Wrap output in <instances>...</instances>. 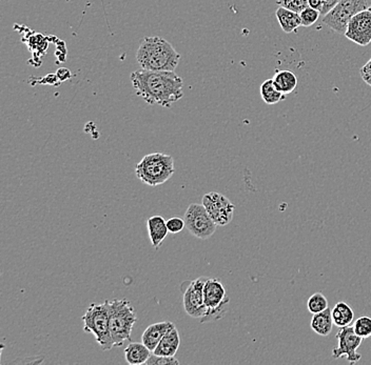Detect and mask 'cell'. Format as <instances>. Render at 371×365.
I'll return each instance as SVG.
<instances>
[{"instance_id":"obj_15","label":"cell","mask_w":371,"mask_h":365,"mask_svg":"<svg viewBox=\"0 0 371 365\" xmlns=\"http://www.w3.org/2000/svg\"><path fill=\"white\" fill-rule=\"evenodd\" d=\"M179 344H181V337H179L176 326H174L167 332L166 335L163 337L153 353L160 356L175 357L179 350Z\"/></svg>"},{"instance_id":"obj_27","label":"cell","mask_w":371,"mask_h":365,"mask_svg":"<svg viewBox=\"0 0 371 365\" xmlns=\"http://www.w3.org/2000/svg\"><path fill=\"white\" fill-rule=\"evenodd\" d=\"M169 233L179 234L186 228L185 220L179 217H172L167 220Z\"/></svg>"},{"instance_id":"obj_22","label":"cell","mask_w":371,"mask_h":365,"mask_svg":"<svg viewBox=\"0 0 371 365\" xmlns=\"http://www.w3.org/2000/svg\"><path fill=\"white\" fill-rule=\"evenodd\" d=\"M328 307H329V305H328L327 298L322 293H315L308 299L307 309L313 315L321 313V312L327 309Z\"/></svg>"},{"instance_id":"obj_3","label":"cell","mask_w":371,"mask_h":365,"mask_svg":"<svg viewBox=\"0 0 371 365\" xmlns=\"http://www.w3.org/2000/svg\"><path fill=\"white\" fill-rule=\"evenodd\" d=\"M174 172V158L164 153L146 155L135 167L136 177L144 185L153 187L164 185Z\"/></svg>"},{"instance_id":"obj_30","label":"cell","mask_w":371,"mask_h":365,"mask_svg":"<svg viewBox=\"0 0 371 365\" xmlns=\"http://www.w3.org/2000/svg\"><path fill=\"white\" fill-rule=\"evenodd\" d=\"M362 76L363 80L367 83V85H370L371 87V72L370 73H362L361 74Z\"/></svg>"},{"instance_id":"obj_4","label":"cell","mask_w":371,"mask_h":365,"mask_svg":"<svg viewBox=\"0 0 371 365\" xmlns=\"http://www.w3.org/2000/svg\"><path fill=\"white\" fill-rule=\"evenodd\" d=\"M110 332L114 346L120 348L131 340L134 324L138 321L136 312L127 299L109 301Z\"/></svg>"},{"instance_id":"obj_10","label":"cell","mask_w":371,"mask_h":365,"mask_svg":"<svg viewBox=\"0 0 371 365\" xmlns=\"http://www.w3.org/2000/svg\"><path fill=\"white\" fill-rule=\"evenodd\" d=\"M201 205L217 226H225L233 219L236 205L223 194L211 192L201 198Z\"/></svg>"},{"instance_id":"obj_18","label":"cell","mask_w":371,"mask_h":365,"mask_svg":"<svg viewBox=\"0 0 371 365\" xmlns=\"http://www.w3.org/2000/svg\"><path fill=\"white\" fill-rule=\"evenodd\" d=\"M152 352L142 342V343L131 342L125 350L126 361L130 365L146 364Z\"/></svg>"},{"instance_id":"obj_1","label":"cell","mask_w":371,"mask_h":365,"mask_svg":"<svg viewBox=\"0 0 371 365\" xmlns=\"http://www.w3.org/2000/svg\"><path fill=\"white\" fill-rule=\"evenodd\" d=\"M131 83L136 94L148 105L171 108L183 96V80L174 71H135Z\"/></svg>"},{"instance_id":"obj_16","label":"cell","mask_w":371,"mask_h":365,"mask_svg":"<svg viewBox=\"0 0 371 365\" xmlns=\"http://www.w3.org/2000/svg\"><path fill=\"white\" fill-rule=\"evenodd\" d=\"M275 15H277V22L280 24L281 28L287 34L297 32V28L302 26L301 16L297 12L280 7L275 12Z\"/></svg>"},{"instance_id":"obj_12","label":"cell","mask_w":371,"mask_h":365,"mask_svg":"<svg viewBox=\"0 0 371 365\" xmlns=\"http://www.w3.org/2000/svg\"><path fill=\"white\" fill-rule=\"evenodd\" d=\"M345 37L361 46H368L371 42V12H360L350 19L346 30Z\"/></svg>"},{"instance_id":"obj_11","label":"cell","mask_w":371,"mask_h":365,"mask_svg":"<svg viewBox=\"0 0 371 365\" xmlns=\"http://www.w3.org/2000/svg\"><path fill=\"white\" fill-rule=\"evenodd\" d=\"M338 346L332 350V357L334 359L342 358L346 356L350 364H356L362 358V355L358 354V348L363 342V338L356 335L354 326H345L340 328L336 334Z\"/></svg>"},{"instance_id":"obj_14","label":"cell","mask_w":371,"mask_h":365,"mask_svg":"<svg viewBox=\"0 0 371 365\" xmlns=\"http://www.w3.org/2000/svg\"><path fill=\"white\" fill-rule=\"evenodd\" d=\"M147 228L151 244L156 250H158L169 234L166 220L160 215L152 216L147 221Z\"/></svg>"},{"instance_id":"obj_17","label":"cell","mask_w":371,"mask_h":365,"mask_svg":"<svg viewBox=\"0 0 371 365\" xmlns=\"http://www.w3.org/2000/svg\"><path fill=\"white\" fill-rule=\"evenodd\" d=\"M333 319H332L331 309L328 307L321 313L315 314L311 318V326L313 332L322 337H326L331 333L333 328Z\"/></svg>"},{"instance_id":"obj_21","label":"cell","mask_w":371,"mask_h":365,"mask_svg":"<svg viewBox=\"0 0 371 365\" xmlns=\"http://www.w3.org/2000/svg\"><path fill=\"white\" fill-rule=\"evenodd\" d=\"M261 96H262L263 101L266 105H272L281 103L286 98V95L281 93L275 87L273 79H267L266 81L261 85Z\"/></svg>"},{"instance_id":"obj_29","label":"cell","mask_w":371,"mask_h":365,"mask_svg":"<svg viewBox=\"0 0 371 365\" xmlns=\"http://www.w3.org/2000/svg\"><path fill=\"white\" fill-rule=\"evenodd\" d=\"M308 5L313 9L321 12L323 9V0H308Z\"/></svg>"},{"instance_id":"obj_8","label":"cell","mask_w":371,"mask_h":365,"mask_svg":"<svg viewBox=\"0 0 371 365\" xmlns=\"http://www.w3.org/2000/svg\"><path fill=\"white\" fill-rule=\"evenodd\" d=\"M183 220L186 228L190 232L191 235L201 240L209 239L217 228V224L213 221L206 207L199 203H191L189 205Z\"/></svg>"},{"instance_id":"obj_26","label":"cell","mask_w":371,"mask_h":365,"mask_svg":"<svg viewBox=\"0 0 371 365\" xmlns=\"http://www.w3.org/2000/svg\"><path fill=\"white\" fill-rule=\"evenodd\" d=\"M179 365V361L175 357L160 356L152 353L147 360L146 365Z\"/></svg>"},{"instance_id":"obj_9","label":"cell","mask_w":371,"mask_h":365,"mask_svg":"<svg viewBox=\"0 0 371 365\" xmlns=\"http://www.w3.org/2000/svg\"><path fill=\"white\" fill-rule=\"evenodd\" d=\"M207 279L208 277H199L181 285L183 309L191 318L201 320L207 315L208 309L204 297V287Z\"/></svg>"},{"instance_id":"obj_5","label":"cell","mask_w":371,"mask_h":365,"mask_svg":"<svg viewBox=\"0 0 371 365\" xmlns=\"http://www.w3.org/2000/svg\"><path fill=\"white\" fill-rule=\"evenodd\" d=\"M83 332L94 336L101 350H112L114 348L110 332L109 300L101 305L92 303L83 316Z\"/></svg>"},{"instance_id":"obj_23","label":"cell","mask_w":371,"mask_h":365,"mask_svg":"<svg viewBox=\"0 0 371 365\" xmlns=\"http://www.w3.org/2000/svg\"><path fill=\"white\" fill-rule=\"evenodd\" d=\"M354 330L356 335L360 336L363 339L371 337V318L368 316H363L356 319L354 323Z\"/></svg>"},{"instance_id":"obj_20","label":"cell","mask_w":371,"mask_h":365,"mask_svg":"<svg viewBox=\"0 0 371 365\" xmlns=\"http://www.w3.org/2000/svg\"><path fill=\"white\" fill-rule=\"evenodd\" d=\"M331 315L334 325L338 328L349 326L354 319V309L345 303H336L331 309Z\"/></svg>"},{"instance_id":"obj_31","label":"cell","mask_w":371,"mask_h":365,"mask_svg":"<svg viewBox=\"0 0 371 365\" xmlns=\"http://www.w3.org/2000/svg\"><path fill=\"white\" fill-rule=\"evenodd\" d=\"M371 72V59L368 61V62L366 63V65L363 67L362 69H361L360 73L362 74V73H370Z\"/></svg>"},{"instance_id":"obj_25","label":"cell","mask_w":371,"mask_h":365,"mask_svg":"<svg viewBox=\"0 0 371 365\" xmlns=\"http://www.w3.org/2000/svg\"><path fill=\"white\" fill-rule=\"evenodd\" d=\"M320 15H321V12L318 11V10L313 9V8L308 7L305 10L299 13L302 20V26H313L315 22L319 20Z\"/></svg>"},{"instance_id":"obj_7","label":"cell","mask_w":371,"mask_h":365,"mask_svg":"<svg viewBox=\"0 0 371 365\" xmlns=\"http://www.w3.org/2000/svg\"><path fill=\"white\" fill-rule=\"evenodd\" d=\"M205 305L208 309L207 315L201 320V323L221 319L225 316L230 299L227 297L225 287L217 278H208L204 287Z\"/></svg>"},{"instance_id":"obj_19","label":"cell","mask_w":371,"mask_h":365,"mask_svg":"<svg viewBox=\"0 0 371 365\" xmlns=\"http://www.w3.org/2000/svg\"><path fill=\"white\" fill-rule=\"evenodd\" d=\"M273 83L281 93L289 95L297 87V77L289 70L279 71L273 77Z\"/></svg>"},{"instance_id":"obj_28","label":"cell","mask_w":371,"mask_h":365,"mask_svg":"<svg viewBox=\"0 0 371 365\" xmlns=\"http://www.w3.org/2000/svg\"><path fill=\"white\" fill-rule=\"evenodd\" d=\"M341 0H323V9L321 11V15L325 16L326 14L329 13Z\"/></svg>"},{"instance_id":"obj_24","label":"cell","mask_w":371,"mask_h":365,"mask_svg":"<svg viewBox=\"0 0 371 365\" xmlns=\"http://www.w3.org/2000/svg\"><path fill=\"white\" fill-rule=\"evenodd\" d=\"M277 5L297 13H301L303 10L309 7L308 0H277Z\"/></svg>"},{"instance_id":"obj_6","label":"cell","mask_w":371,"mask_h":365,"mask_svg":"<svg viewBox=\"0 0 371 365\" xmlns=\"http://www.w3.org/2000/svg\"><path fill=\"white\" fill-rule=\"evenodd\" d=\"M367 9V0H341L329 13L323 16V24L334 32L345 35L350 19Z\"/></svg>"},{"instance_id":"obj_32","label":"cell","mask_w":371,"mask_h":365,"mask_svg":"<svg viewBox=\"0 0 371 365\" xmlns=\"http://www.w3.org/2000/svg\"><path fill=\"white\" fill-rule=\"evenodd\" d=\"M367 10H368V11L371 12V6H370V7H368V9H367Z\"/></svg>"},{"instance_id":"obj_13","label":"cell","mask_w":371,"mask_h":365,"mask_svg":"<svg viewBox=\"0 0 371 365\" xmlns=\"http://www.w3.org/2000/svg\"><path fill=\"white\" fill-rule=\"evenodd\" d=\"M175 324L173 322H156V323L151 324L145 330L144 334L142 335V342L151 350L154 352L156 346L160 343V340L163 339L167 332L171 328H174Z\"/></svg>"},{"instance_id":"obj_2","label":"cell","mask_w":371,"mask_h":365,"mask_svg":"<svg viewBox=\"0 0 371 365\" xmlns=\"http://www.w3.org/2000/svg\"><path fill=\"white\" fill-rule=\"evenodd\" d=\"M179 60L174 46L160 36L144 38L136 52V61L144 70L175 71Z\"/></svg>"}]
</instances>
